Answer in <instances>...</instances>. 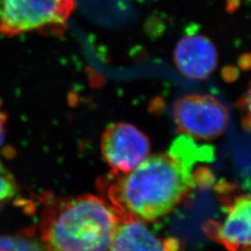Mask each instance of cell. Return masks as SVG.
Instances as JSON below:
<instances>
[{
	"label": "cell",
	"mask_w": 251,
	"mask_h": 251,
	"mask_svg": "<svg viewBox=\"0 0 251 251\" xmlns=\"http://www.w3.org/2000/svg\"><path fill=\"white\" fill-rule=\"evenodd\" d=\"M200 161H209L206 147L180 136L168 152L149 156L128 173H113L103 184L108 201L123 217L161 218L197 188L194 167Z\"/></svg>",
	"instance_id": "6da1fadb"
},
{
	"label": "cell",
	"mask_w": 251,
	"mask_h": 251,
	"mask_svg": "<svg viewBox=\"0 0 251 251\" xmlns=\"http://www.w3.org/2000/svg\"><path fill=\"white\" fill-rule=\"evenodd\" d=\"M122 215L103 198L84 195L50 203L40 222L49 251H110Z\"/></svg>",
	"instance_id": "7a4b0ae2"
},
{
	"label": "cell",
	"mask_w": 251,
	"mask_h": 251,
	"mask_svg": "<svg viewBox=\"0 0 251 251\" xmlns=\"http://www.w3.org/2000/svg\"><path fill=\"white\" fill-rule=\"evenodd\" d=\"M75 0H0V34L17 36L63 26Z\"/></svg>",
	"instance_id": "3957f363"
},
{
	"label": "cell",
	"mask_w": 251,
	"mask_h": 251,
	"mask_svg": "<svg viewBox=\"0 0 251 251\" xmlns=\"http://www.w3.org/2000/svg\"><path fill=\"white\" fill-rule=\"evenodd\" d=\"M177 128L182 135L199 141L221 137L230 123V113L223 102L208 94H187L172 107Z\"/></svg>",
	"instance_id": "277c9868"
},
{
	"label": "cell",
	"mask_w": 251,
	"mask_h": 251,
	"mask_svg": "<svg viewBox=\"0 0 251 251\" xmlns=\"http://www.w3.org/2000/svg\"><path fill=\"white\" fill-rule=\"evenodd\" d=\"M100 151L113 173L126 174L149 157L151 143L135 126L118 122L108 126L103 131Z\"/></svg>",
	"instance_id": "5b68a950"
},
{
	"label": "cell",
	"mask_w": 251,
	"mask_h": 251,
	"mask_svg": "<svg viewBox=\"0 0 251 251\" xmlns=\"http://www.w3.org/2000/svg\"><path fill=\"white\" fill-rule=\"evenodd\" d=\"M207 227V233L227 251H251V196L234 198L223 221Z\"/></svg>",
	"instance_id": "8992f818"
},
{
	"label": "cell",
	"mask_w": 251,
	"mask_h": 251,
	"mask_svg": "<svg viewBox=\"0 0 251 251\" xmlns=\"http://www.w3.org/2000/svg\"><path fill=\"white\" fill-rule=\"evenodd\" d=\"M218 51L206 36L191 32L180 38L174 50V62L185 77L203 80L215 71Z\"/></svg>",
	"instance_id": "52a82bcc"
},
{
	"label": "cell",
	"mask_w": 251,
	"mask_h": 251,
	"mask_svg": "<svg viewBox=\"0 0 251 251\" xmlns=\"http://www.w3.org/2000/svg\"><path fill=\"white\" fill-rule=\"evenodd\" d=\"M110 251H179V245L159 237L145 222L122 216Z\"/></svg>",
	"instance_id": "ba28073f"
},
{
	"label": "cell",
	"mask_w": 251,
	"mask_h": 251,
	"mask_svg": "<svg viewBox=\"0 0 251 251\" xmlns=\"http://www.w3.org/2000/svg\"><path fill=\"white\" fill-rule=\"evenodd\" d=\"M0 251H49L33 234L23 233L0 236Z\"/></svg>",
	"instance_id": "9c48e42d"
},
{
	"label": "cell",
	"mask_w": 251,
	"mask_h": 251,
	"mask_svg": "<svg viewBox=\"0 0 251 251\" xmlns=\"http://www.w3.org/2000/svg\"><path fill=\"white\" fill-rule=\"evenodd\" d=\"M18 193V185L11 172L0 160V206L8 203Z\"/></svg>",
	"instance_id": "30bf717a"
},
{
	"label": "cell",
	"mask_w": 251,
	"mask_h": 251,
	"mask_svg": "<svg viewBox=\"0 0 251 251\" xmlns=\"http://www.w3.org/2000/svg\"><path fill=\"white\" fill-rule=\"evenodd\" d=\"M239 107L246 112V116L244 117L242 120L244 128L251 130V84L246 95L240 100Z\"/></svg>",
	"instance_id": "8fae6325"
},
{
	"label": "cell",
	"mask_w": 251,
	"mask_h": 251,
	"mask_svg": "<svg viewBox=\"0 0 251 251\" xmlns=\"http://www.w3.org/2000/svg\"><path fill=\"white\" fill-rule=\"evenodd\" d=\"M6 123H7V115L2 110V105H1V102H0V146L2 145L3 142H4Z\"/></svg>",
	"instance_id": "7c38bea8"
},
{
	"label": "cell",
	"mask_w": 251,
	"mask_h": 251,
	"mask_svg": "<svg viewBox=\"0 0 251 251\" xmlns=\"http://www.w3.org/2000/svg\"><path fill=\"white\" fill-rule=\"evenodd\" d=\"M246 1H249V2H251V0H246Z\"/></svg>",
	"instance_id": "4fadbf2b"
}]
</instances>
